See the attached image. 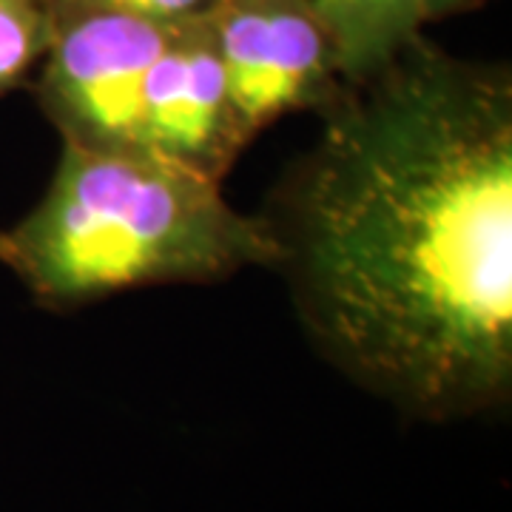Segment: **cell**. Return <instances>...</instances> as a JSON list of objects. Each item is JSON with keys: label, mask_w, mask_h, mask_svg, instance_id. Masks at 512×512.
I'll list each match as a JSON object with an SVG mask.
<instances>
[{"label": "cell", "mask_w": 512, "mask_h": 512, "mask_svg": "<svg viewBox=\"0 0 512 512\" xmlns=\"http://www.w3.org/2000/svg\"><path fill=\"white\" fill-rule=\"evenodd\" d=\"M262 217L302 328L404 416L512 393V80L416 40L348 83Z\"/></svg>", "instance_id": "1"}, {"label": "cell", "mask_w": 512, "mask_h": 512, "mask_svg": "<svg viewBox=\"0 0 512 512\" xmlns=\"http://www.w3.org/2000/svg\"><path fill=\"white\" fill-rule=\"evenodd\" d=\"M0 262L40 305L77 308L131 288L274 268L276 239L217 180L140 148L63 143L43 200L0 231Z\"/></svg>", "instance_id": "2"}, {"label": "cell", "mask_w": 512, "mask_h": 512, "mask_svg": "<svg viewBox=\"0 0 512 512\" xmlns=\"http://www.w3.org/2000/svg\"><path fill=\"white\" fill-rule=\"evenodd\" d=\"M174 26L120 12L57 15L37 100L63 143L111 151L140 148L148 69Z\"/></svg>", "instance_id": "3"}, {"label": "cell", "mask_w": 512, "mask_h": 512, "mask_svg": "<svg viewBox=\"0 0 512 512\" xmlns=\"http://www.w3.org/2000/svg\"><path fill=\"white\" fill-rule=\"evenodd\" d=\"M205 20L248 143L291 111H325L348 86L330 37L299 0H214Z\"/></svg>", "instance_id": "4"}, {"label": "cell", "mask_w": 512, "mask_h": 512, "mask_svg": "<svg viewBox=\"0 0 512 512\" xmlns=\"http://www.w3.org/2000/svg\"><path fill=\"white\" fill-rule=\"evenodd\" d=\"M248 146L205 12L180 20L148 69L140 151L222 183Z\"/></svg>", "instance_id": "5"}, {"label": "cell", "mask_w": 512, "mask_h": 512, "mask_svg": "<svg viewBox=\"0 0 512 512\" xmlns=\"http://www.w3.org/2000/svg\"><path fill=\"white\" fill-rule=\"evenodd\" d=\"M333 43L342 77L379 72L416 40L419 0H299Z\"/></svg>", "instance_id": "6"}, {"label": "cell", "mask_w": 512, "mask_h": 512, "mask_svg": "<svg viewBox=\"0 0 512 512\" xmlns=\"http://www.w3.org/2000/svg\"><path fill=\"white\" fill-rule=\"evenodd\" d=\"M55 35L49 0H0V94L20 86Z\"/></svg>", "instance_id": "7"}, {"label": "cell", "mask_w": 512, "mask_h": 512, "mask_svg": "<svg viewBox=\"0 0 512 512\" xmlns=\"http://www.w3.org/2000/svg\"><path fill=\"white\" fill-rule=\"evenodd\" d=\"M214 0H49L52 12L72 15V12H120L134 18L157 20V23H180L208 12Z\"/></svg>", "instance_id": "8"}, {"label": "cell", "mask_w": 512, "mask_h": 512, "mask_svg": "<svg viewBox=\"0 0 512 512\" xmlns=\"http://www.w3.org/2000/svg\"><path fill=\"white\" fill-rule=\"evenodd\" d=\"M470 0H419L421 18H433V15H444V12H453L458 6H464Z\"/></svg>", "instance_id": "9"}]
</instances>
